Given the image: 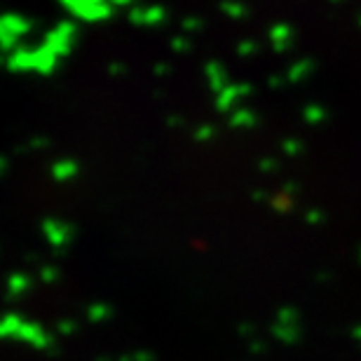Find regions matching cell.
I'll use <instances>...</instances> for the list:
<instances>
[{"mask_svg":"<svg viewBox=\"0 0 361 361\" xmlns=\"http://www.w3.org/2000/svg\"><path fill=\"white\" fill-rule=\"evenodd\" d=\"M7 68L17 71V73H40V75H49L59 63V56H56L52 49H49L45 42L38 47H24L19 45L17 49H12L7 54Z\"/></svg>","mask_w":361,"mask_h":361,"instance_id":"6da1fadb","label":"cell"},{"mask_svg":"<svg viewBox=\"0 0 361 361\" xmlns=\"http://www.w3.org/2000/svg\"><path fill=\"white\" fill-rule=\"evenodd\" d=\"M31 31V21L21 14H0V52H12L19 47V40Z\"/></svg>","mask_w":361,"mask_h":361,"instance_id":"7a4b0ae2","label":"cell"},{"mask_svg":"<svg viewBox=\"0 0 361 361\" xmlns=\"http://www.w3.org/2000/svg\"><path fill=\"white\" fill-rule=\"evenodd\" d=\"M75 35H78V28L73 21H61L52 31H47L42 42L61 59V56H66L71 52V47H73V42H75Z\"/></svg>","mask_w":361,"mask_h":361,"instance_id":"3957f363","label":"cell"},{"mask_svg":"<svg viewBox=\"0 0 361 361\" xmlns=\"http://www.w3.org/2000/svg\"><path fill=\"white\" fill-rule=\"evenodd\" d=\"M111 10H113L111 0H80L71 14H75L82 21H101L111 14Z\"/></svg>","mask_w":361,"mask_h":361,"instance_id":"277c9868","label":"cell"},{"mask_svg":"<svg viewBox=\"0 0 361 361\" xmlns=\"http://www.w3.org/2000/svg\"><path fill=\"white\" fill-rule=\"evenodd\" d=\"M78 171V164L73 162V160H59L52 167V174H54V178H59V180H66V178H71Z\"/></svg>","mask_w":361,"mask_h":361,"instance_id":"5b68a950","label":"cell"},{"mask_svg":"<svg viewBox=\"0 0 361 361\" xmlns=\"http://www.w3.org/2000/svg\"><path fill=\"white\" fill-rule=\"evenodd\" d=\"M59 3H61L63 7H66L68 12H73V10H75V5L80 3V0H59Z\"/></svg>","mask_w":361,"mask_h":361,"instance_id":"8992f818","label":"cell"},{"mask_svg":"<svg viewBox=\"0 0 361 361\" xmlns=\"http://www.w3.org/2000/svg\"><path fill=\"white\" fill-rule=\"evenodd\" d=\"M125 3H129V0H111V5H125Z\"/></svg>","mask_w":361,"mask_h":361,"instance_id":"52a82bcc","label":"cell"},{"mask_svg":"<svg viewBox=\"0 0 361 361\" xmlns=\"http://www.w3.org/2000/svg\"><path fill=\"white\" fill-rule=\"evenodd\" d=\"M3 169H5V160L0 157V171H3Z\"/></svg>","mask_w":361,"mask_h":361,"instance_id":"ba28073f","label":"cell"}]
</instances>
